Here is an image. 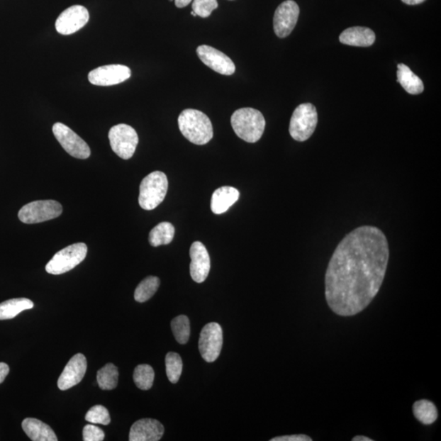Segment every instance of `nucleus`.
<instances>
[{"instance_id":"1","label":"nucleus","mask_w":441,"mask_h":441,"mask_svg":"<svg viewBox=\"0 0 441 441\" xmlns=\"http://www.w3.org/2000/svg\"><path fill=\"white\" fill-rule=\"evenodd\" d=\"M389 241L379 228L362 225L333 252L325 273V298L335 314L362 313L379 292L389 265Z\"/></svg>"},{"instance_id":"29","label":"nucleus","mask_w":441,"mask_h":441,"mask_svg":"<svg viewBox=\"0 0 441 441\" xmlns=\"http://www.w3.org/2000/svg\"><path fill=\"white\" fill-rule=\"evenodd\" d=\"M167 377L172 384L179 381L182 372V360L179 354L169 352L165 358Z\"/></svg>"},{"instance_id":"21","label":"nucleus","mask_w":441,"mask_h":441,"mask_svg":"<svg viewBox=\"0 0 441 441\" xmlns=\"http://www.w3.org/2000/svg\"><path fill=\"white\" fill-rule=\"evenodd\" d=\"M397 82L401 84L408 94H420L423 92L424 85L422 79L414 74L406 64L397 65Z\"/></svg>"},{"instance_id":"33","label":"nucleus","mask_w":441,"mask_h":441,"mask_svg":"<svg viewBox=\"0 0 441 441\" xmlns=\"http://www.w3.org/2000/svg\"><path fill=\"white\" fill-rule=\"evenodd\" d=\"M271 441H313V439L308 435L300 434L283 435V437L272 438Z\"/></svg>"},{"instance_id":"20","label":"nucleus","mask_w":441,"mask_h":441,"mask_svg":"<svg viewBox=\"0 0 441 441\" xmlns=\"http://www.w3.org/2000/svg\"><path fill=\"white\" fill-rule=\"evenodd\" d=\"M28 437L33 441H57L53 430L45 423L36 418H28L21 423Z\"/></svg>"},{"instance_id":"24","label":"nucleus","mask_w":441,"mask_h":441,"mask_svg":"<svg viewBox=\"0 0 441 441\" xmlns=\"http://www.w3.org/2000/svg\"><path fill=\"white\" fill-rule=\"evenodd\" d=\"M175 228L170 223H161L150 230L149 235L150 245L153 247L166 245L173 241Z\"/></svg>"},{"instance_id":"5","label":"nucleus","mask_w":441,"mask_h":441,"mask_svg":"<svg viewBox=\"0 0 441 441\" xmlns=\"http://www.w3.org/2000/svg\"><path fill=\"white\" fill-rule=\"evenodd\" d=\"M318 123V114L314 105H299L293 113L289 123L290 135L298 142L308 140L316 130Z\"/></svg>"},{"instance_id":"32","label":"nucleus","mask_w":441,"mask_h":441,"mask_svg":"<svg viewBox=\"0 0 441 441\" xmlns=\"http://www.w3.org/2000/svg\"><path fill=\"white\" fill-rule=\"evenodd\" d=\"M105 438L104 432L95 425H86L83 429V439L84 441H101Z\"/></svg>"},{"instance_id":"27","label":"nucleus","mask_w":441,"mask_h":441,"mask_svg":"<svg viewBox=\"0 0 441 441\" xmlns=\"http://www.w3.org/2000/svg\"><path fill=\"white\" fill-rule=\"evenodd\" d=\"M154 379V369L149 364H139L134 369L133 380L139 389L147 391L152 389Z\"/></svg>"},{"instance_id":"22","label":"nucleus","mask_w":441,"mask_h":441,"mask_svg":"<svg viewBox=\"0 0 441 441\" xmlns=\"http://www.w3.org/2000/svg\"><path fill=\"white\" fill-rule=\"evenodd\" d=\"M34 308V303L28 298H13L0 303V320L15 318L23 311Z\"/></svg>"},{"instance_id":"31","label":"nucleus","mask_w":441,"mask_h":441,"mask_svg":"<svg viewBox=\"0 0 441 441\" xmlns=\"http://www.w3.org/2000/svg\"><path fill=\"white\" fill-rule=\"evenodd\" d=\"M218 7L217 0H194L192 4L193 12L203 18H208Z\"/></svg>"},{"instance_id":"37","label":"nucleus","mask_w":441,"mask_h":441,"mask_svg":"<svg viewBox=\"0 0 441 441\" xmlns=\"http://www.w3.org/2000/svg\"><path fill=\"white\" fill-rule=\"evenodd\" d=\"M352 441H374V440L364 437V435H357V437L352 438Z\"/></svg>"},{"instance_id":"30","label":"nucleus","mask_w":441,"mask_h":441,"mask_svg":"<svg viewBox=\"0 0 441 441\" xmlns=\"http://www.w3.org/2000/svg\"><path fill=\"white\" fill-rule=\"evenodd\" d=\"M85 420L92 424L108 425L111 417L108 410L102 406H95L86 413Z\"/></svg>"},{"instance_id":"23","label":"nucleus","mask_w":441,"mask_h":441,"mask_svg":"<svg viewBox=\"0 0 441 441\" xmlns=\"http://www.w3.org/2000/svg\"><path fill=\"white\" fill-rule=\"evenodd\" d=\"M414 417L423 425H432L438 418V411L434 403L428 400H420L413 406Z\"/></svg>"},{"instance_id":"28","label":"nucleus","mask_w":441,"mask_h":441,"mask_svg":"<svg viewBox=\"0 0 441 441\" xmlns=\"http://www.w3.org/2000/svg\"><path fill=\"white\" fill-rule=\"evenodd\" d=\"M171 327L176 340L180 344H186L189 340L191 327L187 316L184 315L177 316L172 320Z\"/></svg>"},{"instance_id":"11","label":"nucleus","mask_w":441,"mask_h":441,"mask_svg":"<svg viewBox=\"0 0 441 441\" xmlns=\"http://www.w3.org/2000/svg\"><path fill=\"white\" fill-rule=\"evenodd\" d=\"M300 9L297 3L286 0L279 5L274 15V31L279 38L289 36L292 33L299 18Z\"/></svg>"},{"instance_id":"14","label":"nucleus","mask_w":441,"mask_h":441,"mask_svg":"<svg viewBox=\"0 0 441 441\" xmlns=\"http://www.w3.org/2000/svg\"><path fill=\"white\" fill-rule=\"evenodd\" d=\"M197 55L203 64L223 75H231L235 72V66L231 59L223 52L208 45L199 46Z\"/></svg>"},{"instance_id":"18","label":"nucleus","mask_w":441,"mask_h":441,"mask_svg":"<svg viewBox=\"0 0 441 441\" xmlns=\"http://www.w3.org/2000/svg\"><path fill=\"white\" fill-rule=\"evenodd\" d=\"M374 32L367 28L355 26L342 31L340 40L343 45L356 47H369L374 45Z\"/></svg>"},{"instance_id":"39","label":"nucleus","mask_w":441,"mask_h":441,"mask_svg":"<svg viewBox=\"0 0 441 441\" xmlns=\"http://www.w3.org/2000/svg\"><path fill=\"white\" fill-rule=\"evenodd\" d=\"M169 1H171V2H172V1H174V0H169Z\"/></svg>"},{"instance_id":"7","label":"nucleus","mask_w":441,"mask_h":441,"mask_svg":"<svg viewBox=\"0 0 441 441\" xmlns=\"http://www.w3.org/2000/svg\"><path fill=\"white\" fill-rule=\"evenodd\" d=\"M62 211V204L56 201H37L21 208L18 218L23 223H40L60 216Z\"/></svg>"},{"instance_id":"19","label":"nucleus","mask_w":441,"mask_h":441,"mask_svg":"<svg viewBox=\"0 0 441 441\" xmlns=\"http://www.w3.org/2000/svg\"><path fill=\"white\" fill-rule=\"evenodd\" d=\"M240 192L231 186H222L212 196L211 209L215 214H222L228 211L239 200Z\"/></svg>"},{"instance_id":"26","label":"nucleus","mask_w":441,"mask_h":441,"mask_svg":"<svg viewBox=\"0 0 441 441\" xmlns=\"http://www.w3.org/2000/svg\"><path fill=\"white\" fill-rule=\"evenodd\" d=\"M160 281L157 277H148L138 284L134 293V298L138 303L147 302L157 292Z\"/></svg>"},{"instance_id":"25","label":"nucleus","mask_w":441,"mask_h":441,"mask_svg":"<svg viewBox=\"0 0 441 441\" xmlns=\"http://www.w3.org/2000/svg\"><path fill=\"white\" fill-rule=\"evenodd\" d=\"M119 379V371L115 364H107L104 368L99 370L96 374V381L101 390L115 389Z\"/></svg>"},{"instance_id":"17","label":"nucleus","mask_w":441,"mask_h":441,"mask_svg":"<svg viewBox=\"0 0 441 441\" xmlns=\"http://www.w3.org/2000/svg\"><path fill=\"white\" fill-rule=\"evenodd\" d=\"M162 424L152 418H143L134 423L129 432L130 441H158L162 438Z\"/></svg>"},{"instance_id":"34","label":"nucleus","mask_w":441,"mask_h":441,"mask_svg":"<svg viewBox=\"0 0 441 441\" xmlns=\"http://www.w3.org/2000/svg\"><path fill=\"white\" fill-rule=\"evenodd\" d=\"M9 373V367L7 364L0 362V384L6 379Z\"/></svg>"},{"instance_id":"35","label":"nucleus","mask_w":441,"mask_h":441,"mask_svg":"<svg viewBox=\"0 0 441 441\" xmlns=\"http://www.w3.org/2000/svg\"><path fill=\"white\" fill-rule=\"evenodd\" d=\"M175 5L177 8L182 9L187 6L188 4H190L192 0H174Z\"/></svg>"},{"instance_id":"8","label":"nucleus","mask_w":441,"mask_h":441,"mask_svg":"<svg viewBox=\"0 0 441 441\" xmlns=\"http://www.w3.org/2000/svg\"><path fill=\"white\" fill-rule=\"evenodd\" d=\"M109 140L111 149L123 160L133 157L138 144V133L133 128L125 123L111 128Z\"/></svg>"},{"instance_id":"9","label":"nucleus","mask_w":441,"mask_h":441,"mask_svg":"<svg viewBox=\"0 0 441 441\" xmlns=\"http://www.w3.org/2000/svg\"><path fill=\"white\" fill-rule=\"evenodd\" d=\"M52 132L62 148L72 157L80 160L88 159L90 157L91 150L89 145L64 123H55Z\"/></svg>"},{"instance_id":"15","label":"nucleus","mask_w":441,"mask_h":441,"mask_svg":"<svg viewBox=\"0 0 441 441\" xmlns=\"http://www.w3.org/2000/svg\"><path fill=\"white\" fill-rule=\"evenodd\" d=\"M87 370V359L83 354L75 355L67 367H65L62 373L57 381L58 389L62 391H67L77 386L82 381Z\"/></svg>"},{"instance_id":"10","label":"nucleus","mask_w":441,"mask_h":441,"mask_svg":"<svg viewBox=\"0 0 441 441\" xmlns=\"http://www.w3.org/2000/svg\"><path fill=\"white\" fill-rule=\"evenodd\" d=\"M223 343V330L218 323H209L203 328L199 341V349L206 362L211 363L218 358Z\"/></svg>"},{"instance_id":"13","label":"nucleus","mask_w":441,"mask_h":441,"mask_svg":"<svg viewBox=\"0 0 441 441\" xmlns=\"http://www.w3.org/2000/svg\"><path fill=\"white\" fill-rule=\"evenodd\" d=\"M131 77V69L123 65H107L89 74V82L96 86H112L125 82Z\"/></svg>"},{"instance_id":"16","label":"nucleus","mask_w":441,"mask_h":441,"mask_svg":"<svg viewBox=\"0 0 441 441\" xmlns=\"http://www.w3.org/2000/svg\"><path fill=\"white\" fill-rule=\"evenodd\" d=\"M191 265L190 272L194 281L203 283L206 281L211 271V257L201 242H194L190 250Z\"/></svg>"},{"instance_id":"36","label":"nucleus","mask_w":441,"mask_h":441,"mask_svg":"<svg viewBox=\"0 0 441 441\" xmlns=\"http://www.w3.org/2000/svg\"><path fill=\"white\" fill-rule=\"evenodd\" d=\"M401 1L408 5H417L426 1V0H401Z\"/></svg>"},{"instance_id":"6","label":"nucleus","mask_w":441,"mask_h":441,"mask_svg":"<svg viewBox=\"0 0 441 441\" xmlns=\"http://www.w3.org/2000/svg\"><path fill=\"white\" fill-rule=\"evenodd\" d=\"M88 247L84 243L74 244L66 247L53 256L46 265V272L51 275H62L72 271L87 256Z\"/></svg>"},{"instance_id":"4","label":"nucleus","mask_w":441,"mask_h":441,"mask_svg":"<svg viewBox=\"0 0 441 441\" xmlns=\"http://www.w3.org/2000/svg\"><path fill=\"white\" fill-rule=\"evenodd\" d=\"M168 188V179L162 172L148 174L140 185L139 206L145 211H152L164 201Z\"/></svg>"},{"instance_id":"12","label":"nucleus","mask_w":441,"mask_h":441,"mask_svg":"<svg viewBox=\"0 0 441 441\" xmlns=\"http://www.w3.org/2000/svg\"><path fill=\"white\" fill-rule=\"evenodd\" d=\"M89 21L88 9L82 5H74L59 16L55 28L59 34L69 35L82 29Z\"/></svg>"},{"instance_id":"2","label":"nucleus","mask_w":441,"mask_h":441,"mask_svg":"<svg viewBox=\"0 0 441 441\" xmlns=\"http://www.w3.org/2000/svg\"><path fill=\"white\" fill-rule=\"evenodd\" d=\"M179 126L182 135L196 145H206L213 137L211 120L198 110L186 109L182 111L179 117Z\"/></svg>"},{"instance_id":"38","label":"nucleus","mask_w":441,"mask_h":441,"mask_svg":"<svg viewBox=\"0 0 441 441\" xmlns=\"http://www.w3.org/2000/svg\"><path fill=\"white\" fill-rule=\"evenodd\" d=\"M191 14L193 16V17H196V14L195 13L192 12L191 13Z\"/></svg>"},{"instance_id":"3","label":"nucleus","mask_w":441,"mask_h":441,"mask_svg":"<svg viewBox=\"0 0 441 441\" xmlns=\"http://www.w3.org/2000/svg\"><path fill=\"white\" fill-rule=\"evenodd\" d=\"M230 123L236 135L250 143L259 141L266 127L265 118L262 113L250 107L235 111Z\"/></svg>"}]
</instances>
